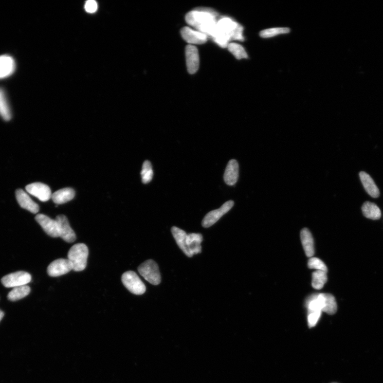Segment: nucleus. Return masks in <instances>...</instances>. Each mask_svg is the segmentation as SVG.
Returning a JSON list of instances; mask_svg holds the SVG:
<instances>
[{"label": "nucleus", "mask_w": 383, "mask_h": 383, "mask_svg": "<svg viewBox=\"0 0 383 383\" xmlns=\"http://www.w3.org/2000/svg\"><path fill=\"white\" fill-rule=\"evenodd\" d=\"M219 19L218 14L215 10L209 8L194 9L185 17L188 25L212 38L216 33Z\"/></svg>", "instance_id": "1"}, {"label": "nucleus", "mask_w": 383, "mask_h": 383, "mask_svg": "<svg viewBox=\"0 0 383 383\" xmlns=\"http://www.w3.org/2000/svg\"><path fill=\"white\" fill-rule=\"evenodd\" d=\"M243 28L228 17H221L217 22L214 41L221 48H227L232 40L243 41Z\"/></svg>", "instance_id": "2"}, {"label": "nucleus", "mask_w": 383, "mask_h": 383, "mask_svg": "<svg viewBox=\"0 0 383 383\" xmlns=\"http://www.w3.org/2000/svg\"><path fill=\"white\" fill-rule=\"evenodd\" d=\"M171 233L177 245L187 256L192 257L201 253V243L203 237L201 234H187L184 231L175 226L171 228Z\"/></svg>", "instance_id": "3"}, {"label": "nucleus", "mask_w": 383, "mask_h": 383, "mask_svg": "<svg viewBox=\"0 0 383 383\" xmlns=\"http://www.w3.org/2000/svg\"><path fill=\"white\" fill-rule=\"evenodd\" d=\"M89 249L83 243H78L73 246L68 253V259L73 266V271L81 272L87 265Z\"/></svg>", "instance_id": "4"}, {"label": "nucleus", "mask_w": 383, "mask_h": 383, "mask_svg": "<svg viewBox=\"0 0 383 383\" xmlns=\"http://www.w3.org/2000/svg\"><path fill=\"white\" fill-rule=\"evenodd\" d=\"M140 275L148 282L157 285L161 282V275L157 263L153 260H148L139 267Z\"/></svg>", "instance_id": "5"}, {"label": "nucleus", "mask_w": 383, "mask_h": 383, "mask_svg": "<svg viewBox=\"0 0 383 383\" xmlns=\"http://www.w3.org/2000/svg\"><path fill=\"white\" fill-rule=\"evenodd\" d=\"M122 281L125 288L134 294L142 295L146 292L145 284L134 272L128 271L124 273Z\"/></svg>", "instance_id": "6"}, {"label": "nucleus", "mask_w": 383, "mask_h": 383, "mask_svg": "<svg viewBox=\"0 0 383 383\" xmlns=\"http://www.w3.org/2000/svg\"><path fill=\"white\" fill-rule=\"evenodd\" d=\"M32 276L29 273L25 272H17L4 276L1 282L5 287L17 288L26 285L31 282Z\"/></svg>", "instance_id": "7"}, {"label": "nucleus", "mask_w": 383, "mask_h": 383, "mask_svg": "<svg viewBox=\"0 0 383 383\" xmlns=\"http://www.w3.org/2000/svg\"><path fill=\"white\" fill-rule=\"evenodd\" d=\"M234 202L230 200L225 203L219 209L210 211L204 217L202 225L203 227L208 228L213 226L217 221H218L221 217L229 211L233 207Z\"/></svg>", "instance_id": "8"}, {"label": "nucleus", "mask_w": 383, "mask_h": 383, "mask_svg": "<svg viewBox=\"0 0 383 383\" xmlns=\"http://www.w3.org/2000/svg\"><path fill=\"white\" fill-rule=\"evenodd\" d=\"M73 270V266L69 260L58 259L51 263L47 272L51 277H58L65 275Z\"/></svg>", "instance_id": "9"}, {"label": "nucleus", "mask_w": 383, "mask_h": 383, "mask_svg": "<svg viewBox=\"0 0 383 383\" xmlns=\"http://www.w3.org/2000/svg\"><path fill=\"white\" fill-rule=\"evenodd\" d=\"M36 220L48 235L53 237H60L59 225L56 220L43 214L36 215Z\"/></svg>", "instance_id": "10"}, {"label": "nucleus", "mask_w": 383, "mask_h": 383, "mask_svg": "<svg viewBox=\"0 0 383 383\" xmlns=\"http://www.w3.org/2000/svg\"><path fill=\"white\" fill-rule=\"evenodd\" d=\"M26 190L28 193L43 202L48 201L53 195L50 187L41 182H34L28 185L26 187Z\"/></svg>", "instance_id": "11"}, {"label": "nucleus", "mask_w": 383, "mask_h": 383, "mask_svg": "<svg viewBox=\"0 0 383 383\" xmlns=\"http://www.w3.org/2000/svg\"><path fill=\"white\" fill-rule=\"evenodd\" d=\"M58 223L60 237L67 243H73L76 239V234L71 227L69 221L64 215H59L56 219Z\"/></svg>", "instance_id": "12"}, {"label": "nucleus", "mask_w": 383, "mask_h": 383, "mask_svg": "<svg viewBox=\"0 0 383 383\" xmlns=\"http://www.w3.org/2000/svg\"><path fill=\"white\" fill-rule=\"evenodd\" d=\"M186 66L188 73L194 74L199 68L200 59L198 50L193 45H188L185 49Z\"/></svg>", "instance_id": "13"}, {"label": "nucleus", "mask_w": 383, "mask_h": 383, "mask_svg": "<svg viewBox=\"0 0 383 383\" xmlns=\"http://www.w3.org/2000/svg\"><path fill=\"white\" fill-rule=\"evenodd\" d=\"M181 34L182 37L190 45L204 44L208 38L204 34L188 27L182 28Z\"/></svg>", "instance_id": "14"}, {"label": "nucleus", "mask_w": 383, "mask_h": 383, "mask_svg": "<svg viewBox=\"0 0 383 383\" xmlns=\"http://www.w3.org/2000/svg\"><path fill=\"white\" fill-rule=\"evenodd\" d=\"M16 68V62L9 55H0V79L7 78L14 73Z\"/></svg>", "instance_id": "15"}, {"label": "nucleus", "mask_w": 383, "mask_h": 383, "mask_svg": "<svg viewBox=\"0 0 383 383\" xmlns=\"http://www.w3.org/2000/svg\"><path fill=\"white\" fill-rule=\"evenodd\" d=\"M16 198L20 207L33 214L37 213L39 211L38 205L33 201L31 197L24 191L19 189L16 191Z\"/></svg>", "instance_id": "16"}, {"label": "nucleus", "mask_w": 383, "mask_h": 383, "mask_svg": "<svg viewBox=\"0 0 383 383\" xmlns=\"http://www.w3.org/2000/svg\"><path fill=\"white\" fill-rule=\"evenodd\" d=\"M238 164L236 160L232 159L228 162L225 169L224 179L228 185H235L238 178Z\"/></svg>", "instance_id": "17"}, {"label": "nucleus", "mask_w": 383, "mask_h": 383, "mask_svg": "<svg viewBox=\"0 0 383 383\" xmlns=\"http://www.w3.org/2000/svg\"><path fill=\"white\" fill-rule=\"evenodd\" d=\"M359 177L365 191L369 195L374 198L379 197L380 193L379 188L370 176L364 171H361L359 174Z\"/></svg>", "instance_id": "18"}, {"label": "nucleus", "mask_w": 383, "mask_h": 383, "mask_svg": "<svg viewBox=\"0 0 383 383\" xmlns=\"http://www.w3.org/2000/svg\"><path fill=\"white\" fill-rule=\"evenodd\" d=\"M300 236L306 255L311 258L314 254V241L312 234L308 228H304L301 232Z\"/></svg>", "instance_id": "19"}, {"label": "nucleus", "mask_w": 383, "mask_h": 383, "mask_svg": "<svg viewBox=\"0 0 383 383\" xmlns=\"http://www.w3.org/2000/svg\"><path fill=\"white\" fill-rule=\"evenodd\" d=\"M75 196V192L73 188H65L55 192L51 198L55 204H61L70 201Z\"/></svg>", "instance_id": "20"}, {"label": "nucleus", "mask_w": 383, "mask_h": 383, "mask_svg": "<svg viewBox=\"0 0 383 383\" xmlns=\"http://www.w3.org/2000/svg\"><path fill=\"white\" fill-rule=\"evenodd\" d=\"M363 215L366 218L372 220H378L381 217V211L374 203L367 201L362 207Z\"/></svg>", "instance_id": "21"}, {"label": "nucleus", "mask_w": 383, "mask_h": 383, "mask_svg": "<svg viewBox=\"0 0 383 383\" xmlns=\"http://www.w3.org/2000/svg\"><path fill=\"white\" fill-rule=\"evenodd\" d=\"M0 116L8 121L11 118V113L6 93L0 88Z\"/></svg>", "instance_id": "22"}, {"label": "nucleus", "mask_w": 383, "mask_h": 383, "mask_svg": "<svg viewBox=\"0 0 383 383\" xmlns=\"http://www.w3.org/2000/svg\"><path fill=\"white\" fill-rule=\"evenodd\" d=\"M31 292V288L27 285L15 288L8 295V299L11 301H18L23 299Z\"/></svg>", "instance_id": "23"}, {"label": "nucleus", "mask_w": 383, "mask_h": 383, "mask_svg": "<svg viewBox=\"0 0 383 383\" xmlns=\"http://www.w3.org/2000/svg\"><path fill=\"white\" fill-rule=\"evenodd\" d=\"M324 306L323 311L329 314H335L337 310V304L334 296L330 294L323 293Z\"/></svg>", "instance_id": "24"}, {"label": "nucleus", "mask_w": 383, "mask_h": 383, "mask_svg": "<svg viewBox=\"0 0 383 383\" xmlns=\"http://www.w3.org/2000/svg\"><path fill=\"white\" fill-rule=\"evenodd\" d=\"M328 281L327 273L317 271L312 274V286L314 289L321 290Z\"/></svg>", "instance_id": "25"}, {"label": "nucleus", "mask_w": 383, "mask_h": 383, "mask_svg": "<svg viewBox=\"0 0 383 383\" xmlns=\"http://www.w3.org/2000/svg\"><path fill=\"white\" fill-rule=\"evenodd\" d=\"M227 48L238 60L248 58V55L241 45L236 43H230Z\"/></svg>", "instance_id": "26"}, {"label": "nucleus", "mask_w": 383, "mask_h": 383, "mask_svg": "<svg viewBox=\"0 0 383 383\" xmlns=\"http://www.w3.org/2000/svg\"><path fill=\"white\" fill-rule=\"evenodd\" d=\"M290 32L289 28L277 27L272 28L262 31L260 33V36L263 38H270L274 37L281 34H288Z\"/></svg>", "instance_id": "27"}, {"label": "nucleus", "mask_w": 383, "mask_h": 383, "mask_svg": "<svg viewBox=\"0 0 383 383\" xmlns=\"http://www.w3.org/2000/svg\"><path fill=\"white\" fill-rule=\"evenodd\" d=\"M142 181L144 184L148 183L153 178V172L152 164L149 161H146L143 164L141 171Z\"/></svg>", "instance_id": "28"}, {"label": "nucleus", "mask_w": 383, "mask_h": 383, "mask_svg": "<svg viewBox=\"0 0 383 383\" xmlns=\"http://www.w3.org/2000/svg\"><path fill=\"white\" fill-rule=\"evenodd\" d=\"M308 266L310 269L328 273V269L325 263L317 258H311L308 261Z\"/></svg>", "instance_id": "29"}, {"label": "nucleus", "mask_w": 383, "mask_h": 383, "mask_svg": "<svg viewBox=\"0 0 383 383\" xmlns=\"http://www.w3.org/2000/svg\"><path fill=\"white\" fill-rule=\"evenodd\" d=\"M322 312L321 311H308V322L309 327L312 328L315 327L320 317L321 316Z\"/></svg>", "instance_id": "30"}, {"label": "nucleus", "mask_w": 383, "mask_h": 383, "mask_svg": "<svg viewBox=\"0 0 383 383\" xmlns=\"http://www.w3.org/2000/svg\"><path fill=\"white\" fill-rule=\"evenodd\" d=\"M85 9L89 13H94L98 9V4L93 0H89L86 2Z\"/></svg>", "instance_id": "31"}, {"label": "nucleus", "mask_w": 383, "mask_h": 383, "mask_svg": "<svg viewBox=\"0 0 383 383\" xmlns=\"http://www.w3.org/2000/svg\"><path fill=\"white\" fill-rule=\"evenodd\" d=\"M4 312L2 310H0V322L1 321V320L4 317Z\"/></svg>", "instance_id": "32"}, {"label": "nucleus", "mask_w": 383, "mask_h": 383, "mask_svg": "<svg viewBox=\"0 0 383 383\" xmlns=\"http://www.w3.org/2000/svg\"></svg>", "instance_id": "33"}]
</instances>
